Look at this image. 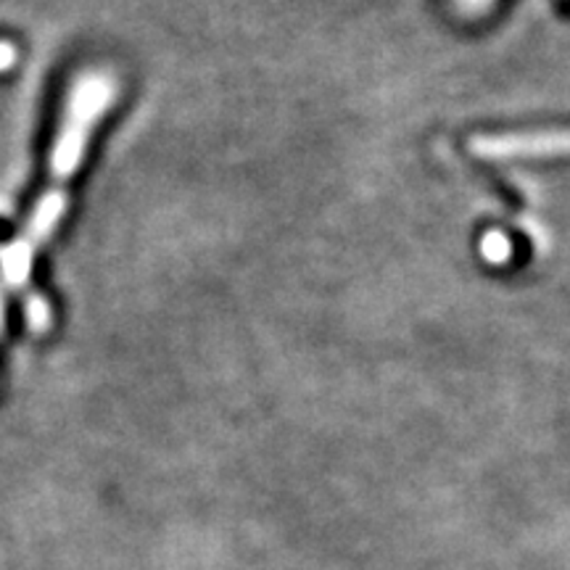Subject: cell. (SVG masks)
<instances>
[{"label":"cell","mask_w":570,"mask_h":570,"mask_svg":"<svg viewBox=\"0 0 570 570\" xmlns=\"http://www.w3.org/2000/svg\"><path fill=\"white\" fill-rule=\"evenodd\" d=\"M491 3H494V0H460V6H462V9H465L468 13H481V11H487Z\"/></svg>","instance_id":"5b68a950"},{"label":"cell","mask_w":570,"mask_h":570,"mask_svg":"<svg viewBox=\"0 0 570 570\" xmlns=\"http://www.w3.org/2000/svg\"><path fill=\"white\" fill-rule=\"evenodd\" d=\"M17 59V48L11 42H0V69H9Z\"/></svg>","instance_id":"277c9868"},{"label":"cell","mask_w":570,"mask_h":570,"mask_svg":"<svg viewBox=\"0 0 570 570\" xmlns=\"http://www.w3.org/2000/svg\"><path fill=\"white\" fill-rule=\"evenodd\" d=\"M470 154L483 161L554 159V156H570V132L475 135L470 140Z\"/></svg>","instance_id":"7a4b0ae2"},{"label":"cell","mask_w":570,"mask_h":570,"mask_svg":"<svg viewBox=\"0 0 570 570\" xmlns=\"http://www.w3.org/2000/svg\"><path fill=\"white\" fill-rule=\"evenodd\" d=\"M117 92L119 85L109 71H88V75H80L75 85H71L67 109H63L59 132H56L53 140L51 169H48L46 188H42L38 204L32 206L24 230H21L19 238L0 256L6 281L13 288H27L32 275L35 254H38L40 246H46L51 240L61 217L67 214L71 177L80 169L96 125L101 122L104 114L117 101Z\"/></svg>","instance_id":"6da1fadb"},{"label":"cell","mask_w":570,"mask_h":570,"mask_svg":"<svg viewBox=\"0 0 570 570\" xmlns=\"http://www.w3.org/2000/svg\"><path fill=\"white\" fill-rule=\"evenodd\" d=\"M481 254H483V259L491 262V265H504V262H510V256H512L510 238L499 230L487 233L481 240Z\"/></svg>","instance_id":"3957f363"}]
</instances>
